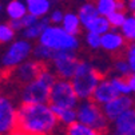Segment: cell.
I'll list each match as a JSON object with an SVG mask.
<instances>
[{
  "mask_svg": "<svg viewBox=\"0 0 135 135\" xmlns=\"http://www.w3.org/2000/svg\"><path fill=\"white\" fill-rule=\"evenodd\" d=\"M57 122L48 103H22L17 108V130L26 135H52Z\"/></svg>",
  "mask_w": 135,
  "mask_h": 135,
  "instance_id": "6da1fadb",
  "label": "cell"
},
{
  "mask_svg": "<svg viewBox=\"0 0 135 135\" xmlns=\"http://www.w3.org/2000/svg\"><path fill=\"white\" fill-rule=\"evenodd\" d=\"M100 80V74L88 62H80L74 76L71 78L74 90L80 100L91 99L96 86L99 84Z\"/></svg>",
  "mask_w": 135,
  "mask_h": 135,
  "instance_id": "7a4b0ae2",
  "label": "cell"
},
{
  "mask_svg": "<svg viewBox=\"0 0 135 135\" xmlns=\"http://www.w3.org/2000/svg\"><path fill=\"white\" fill-rule=\"evenodd\" d=\"M37 40L52 51H76L80 46L78 36L68 33L60 24H50Z\"/></svg>",
  "mask_w": 135,
  "mask_h": 135,
  "instance_id": "3957f363",
  "label": "cell"
},
{
  "mask_svg": "<svg viewBox=\"0 0 135 135\" xmlns=\"http://www.w3.org/2000/svg\"><path fill=\"white\" fill-rule=\"evenodd\" d=\"M76 112H78V122H82L95 130H98L99 132H104L108 128V118L106 117V114L96 102L86 99L79 102L78 107H76Z\"/></svg>",
  "mask_w": 135,
  "mask_h": 135,
  "instance_id": "277c9868",
  "label": "cell"
},
{
  "mask_svg": "<svg viewBox=\"0 0 135 135\" xmlns=\"http://www.w3.org/2000/svg\"><path fill=\"white\" fill-rule=\"evenodd\" d=\"M79 98L76 95L74 86L70 79L59 78L51 87L50 92V104L56 107H71L76 108L79 104Z\"/></svg>",
  "mask_w": 135,
  "mask_h": 135,
  "instance_id": "5b68a950",
  "label": "cell"
},
{
  "mask_svg": "<svg viewBox=\"0 0 135 135\" xmlns=\"http://www.w3.org/2000/svg\"><path fill=\"white\" fill-rule=\"evenodd\" d=\"M32 51H33V47L31 44V40L28 39L13 40L9 44V47L6 50V52L3 54L0 64L4 68H15L19 64L28 60V57L32 55Z\"/></svg>",
  "mask_w": 135,
  "mask_h": 135,
  "instance_id": "8992f818",
  "label": "cell"
},
{
  "mask_svg": "<svg viewBox=\"0 0 135 135\" xmlns=\"http://www.w3.org/2000/svg\"><path fill=\"white\" fill-rule=\"evenodd\" d=\"M51 62L56 75L59 78L70 80L80 63L76 51H55Z\"/></svg>",
  "mask_w": 135,
  "mask_h": 135,
  "instance_id": "52a82bcc",
  "label": "cell"
},
{
  "mask_svg": "<svg viewBox=\"0 0 135 135\" xmlns=\"http://www.w3.org/2000/svg\"><path fill=\"white\" fill-rule=\"evenodd\" d=\"M51 86L47 84L39 76L23 86L20 91V99L23 103H48Z\"/></svg>",
  "mask_w": 135,
  "mask_h": 135,
  "instance_id": "ba28073f",
  "label": "cell"
},
{
  "mask_svg": "<svg viewBox=\"0 0 135 135\" xmlns=\"http://www.w3.org/2000/svg\"><path fill=\"white\" fill-rule=\"evenodd\" d=\"M17 128V108L6 95L0 94V135H7Z\"/></svg>",
  "mask_w": 135,
  "mask_h": 135,
  "instance_id": "9c48e42d",
  "label": "cell"
},
{
  "mask_svg": "<svg viewBox=\"0 0 135 135\" xmlns=\"http://www.w3.org/2000/svg\"><path fill=\"white\" fill-rule=\"evenodd\" d=\"M43 70V66L40 62H37L36 59L35 60H26L24 63L19 64L17 67L13 68V72H12V76L13 79L22 84H27L32 80H35L39 74L42 72Z\"/></svg>",
  "mask_w": 135,
  "mask_h": 135,
  "instance_id": "30bf717a",
  "label": "cell"
},
{
  "mask_svg": "<svg viewBox=\"0 0 135 135\" xmlns=\"http://www.w3.org/2000/svg\"><path fill=\"white\" fill-rule=\"evenodd\" d=\"M134 104H135V102L130 95H118L117 98H114L108 103L103 104L102 108L106 114V117L108 118V120L114 122L118 117H120L124 111L132 108Z\"/></svg>",
  "mask_w": 135,
  "mask_h": 135,
  "instance_id": "8fae6325",
  "label": "cell"
},
{
  "mask_svg": "<svg viewBox=\"0 0 135 135\" xmlns=\"http://www.w3.org/2000/svg\"><path fill=\"white\" fill-rule=\"evenodd\" d=\"M118 95H120L117 88L114 87V84L111 83L110 79H102L99 82V84L96 86L94 94H92V100L96 102L99 106H103L106 103H108L110 100H112L114 98H117Z\"/></svg>",
  "mask_w": 135,
  "mask_h": 135,
  "instance_id": "7c38bea8",
  "label": "cell"
},
{
  "mask_svg": "<svg viewBox=\"0 0 135 135\" xmlns=\"http://www.w3.org/2000/svg\"><path fill=\"white\" fill-rule=\"evenodd\" d=\"M126 37L122 32H118L115 28L102 35V50L106 52H119L126 46Z\"/></svg>",
  "mask_w": 135,
  "mask_h": 135,
  "instance_id": "4fadbf2b",
  "label": "cell"
},
{
  "mask_svg": "<svg viewBox=\"0 0 135 135\" xmlns=\"http://www.w3.org/2000/svg\"><path fill=\"white\" fill-rule=\"evenodd\" d=\"M114 134H128L135 131V107L124 111L114 122Z\"/></svg>",
  "mask_w": 135,
  "mask_h": 135,
  "instance_id": "5bb4252c",
  "label": "cell"
},
{
  "mask_svg": "<svg viewBox=\"0 0 135 135\" xmlns=\"http://www.w3.org/2000/svg\"><path fill=\"white\" fill-rule=\"evenodd\" d=\"M51 24L50 22V19L48 16H44V17H40L39 20H37L35 24L24 28L22 31V35L24 39H28V40H36V39H39L40 35L43 33V31Z\"/></svg>",
  "mask_w": 135,
  "mask_h": 135,
  "instance_id": "9a60e30c",
  "label": "cell"
},
{
  "mask_svg": "<svg viewBox=\"0 0 135 135\" xmlns=\"http://www.w3.org/2000/svg\"><path fill=\"white\" fill-rule=\"evenodd\" d=\"M60 26H62L68 33L75 35V36H78V35L80 33V30H82V27H83L79 15H78V13H74V12H67V13H64L63 22H62Z\"/></svg>",
  "mask_w": 135,
  "mask_h": 135,
  "instance_id": "2e32d148",
  "label": "cell"
},
{
  "mask_svg": "<svg viewBox=\"0 0 135 135\" xmlns=\"http://www.w3.org/2000/svg\"><path fill=\"white\" fill-rule=\"evenodd\" d=\"M55 115L57 117L60 123L70 126L72 123H75L78 120V112H76V108H71V107H56V106H51Z\"/></svg>",
  "mask_w": 135,
  "mask_h": 135,
  "instance_id": "e0dca14e",
  "label": "cell"
},
{
  "mask_svg": "<svg viewBox=\"0 0 135 135\" xmlns=\"http://www.w3.org/2000/svg\"><path fill=\"white\" fill-rule=\"evenodd\" d=\"M86 31H91V32H95V33H99V35H103L106 32H108L112 27L108 22V19L107 16H96L95 19H92V20L90 23H87L84 26Z\"/></svg>",
  "mask_w": 135,
  "mask_h": 135,
  "instance_id": "ac0fdd59",
  "label": "cell"
},
{
  "mask_svg": "<svg viewBox=\"0 0 135 135\" xmlns=\"http://www.w3.org/2000/svg\"><path fill=\"white\" fill-rule=\"evenodd\" d=\"M6 12H7V16L9 17V20H12V19H22L28 12V6L22 0H12V2L7 4Z\"/></svg>",
  "mask_w": 135,
  "mask_h": 135,
  "instance_id": "d6986e66",
  "label": "cell"
},
{
  "mask_svg": "<svg viewBox=\"0 0 135 135\" xmlns=\"http://www.w3.org/2000/svg\"><path fill=\"white\" fill-rule=\"evenodd\" d=\"M27 6L30 13L37 17H44L51 9V0H32V2L27 3Z\"/></svg>",
  "mask_w": 135,
  "mask_h": 135,
  "instance_id": "ffe728a7",
  "label": "cell"
},
{
  "mask_svg": "<svg viewBox=\"0 0 135 135\" xmlns=\"http://www.w3.org/2000/svg\"><path fill=\"white\" fill-rule=\"evenodd\" d=\"M78 15H79V17H80V22H82L83 27H84L87 23H90L92 19H95L96 16H99L100 13H99V11H98L96 3H95V4H94V3H84V4L79 8Z\"/></svg>",
  "mask_w": 135,
  "mask_h": 135,
  "instance_id": "44dd1931",
  "label": "cell"
},
{
  "mask_svg": "<svg viewBox=\"0 0 135 135\" xmlns=\"http://www.w3.org/2000/svg\"><path fill=\"white\" fill-rule=\"evenodd\" d=\"M100 134L102 132H99L98 130H95L78 120L67 126V135H100Z\"/></svg>",
  "mask_w": 135,
  "mask_h": 135,
  "instance_id": "7402d4cb",
  "label": "cell"
},
{
  "mask_svg": "<svg viewBox=\"0 0 135 135\" xmlns=\"http://www.w3.org/2000/svg\"><path fill=\"white\" fill-rule=\"evenodd\" d=\"M55 51H52L51 48H48L47 46L44 44H37L33 51H32V55H33V59H36L37 62H40V63H44V62H50L52 59V56H54Z\"/></svg>",
  "mask_w": 135,
  "mask_h": 135,
  "instance_id": "603a6c76",
  "label": "cell"
},
{
  "mask_svg": "<svg viewBox=\"0 0 135 135\" xmlns=\"http://www.w3.org/2000/svg\"><path fill=\"white\" fill-rule=\"evenodd\" d=\"M110 80H111V83L114 84V87L117 88V91L120 95H130L132 92V90L130 87V83H128V79L124 78V76L115 75V76H111Z\"/></svg>",
  "mask_w": 135,
  "mask_h": 135,
  "instance_id": "cb8c5ba5",
  "label": "cell"
},
{
  "mask_svg": "<svg viewBox=\"0 0 135 135\" xmlns=\"http://www.w3.org/2000/svg\"><path fill=\"white\" fill-rule=\"evenodd\" d=\"M118 0H96V7L102 16H108L114 11H117Z\"/></svg>",
  "mask_w": 135,
  "mask_h": 135,
  "instance_id": "d4e9b609",
  "label": "cell"
},
{
  "mask_svg": "<svg viewBox=\"0 0 135 135\" xmlns=\"http://www.w3.org/2000/svg\"><path fill=\"white\" fill-rule=\"evenodd\" d=\"M15 30L9 23H0V43H12L15 37Z\"/></svg>",
  "mask_w": 135,
  "mask_h": 135,
  "instance_id": "484cf974",
  "label": "cell"
},
{
  "mask_svg": "<svg viewBox=\"0 0 135 135\" xmlns=\"http://www.w3.org/2000/svg\"><path fill=\"white\" fill-rule=\"evenodd\" d=\"M84 43L88 48H91L94 51L99 50V48H102V35L87 31L84 35Z\"/></svg>",
  "mask_w": 135,
  "mask_h": 135,
  "instance_id": "4316f807",
  "label": "cell"
},
{
  "mask_svg": "<svg viewBox=\"0 0 135 135\" xmlns=\"http://www.w3.org/2000/svg\"><path fill=\"white\" fill-rule=\"evenodd\" d=\"M107 19H108L111 27L117 30V28H120L123 26V23L126 22V19H127V15H126L124 11H118L117 9V11H114L112 13H110L107 16Z\"/></svg>",
  "mask_w": 135,
  "mask_h": 135,
  "instance_id": "83f0119b",
  "label": "cell"
},
{
  "mask_svg": "<svg viewBox=\"0 0 135 135\" xmlns=\"http://www.w3.org/2000/svg\"><path fill=\"white\" fill-rule=\"evenodd\" d=\"M120 32L123 33V36L127 40H132V36L135 32V17L134 16H127L126 22L120 27Z\"/></svg>",
  "mask_w": 135,
  "mask_h": 135,
  "instance_id": "f1b7e54d",
  "label": "cell"
},
{
  "mask_svg": "<svg viewBox=\"0 0 135 135\" xmlns=\"http://www.w3.org/2000/svg\"><path fill=\"white\" fill-rule=\"evenodd\" d=\"M114 71L117 72V75L119 76H130L132 72H131V68H130V64H128V60H124V59H118L114 64Z\"/></svg>",
  "mask_w": 135,
  "mask_h": 135,
  "instance_id": "f546056e",
  "label": "cell"
},
{
  "mask_svg": "<svg viewBox=\"0 0 135 135\" xmlns=\"http://www.w3.org/2000/svg\"><path fill=\"white\" fill-rule=\"evenodd\" d=\"M39 78L40 79H43L47 84H50L51 87H52V84L56 82V75L54 74V72H51L50 70H47V68H43L42 70V72L39 74Z\"/></svg>",
  "mask_w": 135,
  "mask_h": 135,
  "instance_id": "4dcf8cb0",
  "label": "cell"
},
{
  "mask_svg": "<svg viewBox=\"0 0 135 135\" xmlns=\"http://www.w3.org/2000/svg\"><path fill=\"white\" fill-rule=\"evenodd\" d=\"M63 17H64V13H63L60 9H54V11L48 15V19H50L51 24H62Z\"/></svg>",
  "mask_w": 135,
  "mask_h": 135,
  "instance_id": "1f68e13d",
  "label": "cell"
},
{
  "mask_svg": "<svg viewBox=\"0 0 135 135\" xmlns=\"http://www.w3.org/2000/svg\"><path fill=\"white\" fill-rule=\"evenodd\" d=\"M39 19H40V17H37V16H35V15H32V13L27 12V13L22 17L23 30H24V28H27V27H30V26H32V24H35L37 20H39Z\"/></svg>",
  "mask_w": 135,
  "mask_h": 135,
  "instance_id": "d6a6232c",
  "label": "cell"
},
{
  "mask_svg": "<svg viewBox=\"0 0 135 135\" xmlns=\"http://www.w3.org/2000/svg\"><path fill=\"white\" fill-rule=\"evenodd\" d=\"M9 24L15 31H23V24H22V19H12L9 20Z\"/></svg>",
  "mask_w": 135,
  "mask_h": 135,
  "instance_id": "836d02e7",
  "label": "cell"
},
{
  "mask_svg": "<svg viewBox=\"0 0 135 135\" xmlns=\"http://www.w3.org/2000/svg\"><path fill=\"white\" fill-rule=\"evenodd\" d=\"M127 60H128L131 72H135V55H127Z\"/></svg>",
  "mask_w": 135,
  "mask_h": 135,
  "instance_id": "e575fe53",
  "label": "cell"
},
{
  "mask_svg": "<svg viewBox=\"0 0 135 135\" xmlns=\"http://www.w3.org/2000/svg\"><path fill=\"white\" fill-rule=\"evenodd\" d=\"M127 79H128V83H130L132 92H135V72H132L130 76H127Z\"/></svg>",
  "mask_w": 135,
  "mask_h": 135,
  "instance_id": "d590c367",
  "label": "cell"
},
{
  "mask_svg": "<svg viewBox=\"0 0 135 135\" xmlns=\"http://www.w3.org/2000/svg\"><path fill=\"white\" fill-rule=\"evenodd\" d=\"M117 9H118V11H126V3L123 2V0H118Z\"/></svg>",
  "mask_w": 135,
  "mask_h": 135,
  "instance_id": "8d00e7d4",
  "label": "cell"
},
{
  "mask_svg": "<svg viewBox=\"0 0 135 135\" xmlns=\"http://www.w3.org/2000/svg\"><path fill=\"white\" fill-rule=\"evenodd\" d=\"M127 55H135V40L128 46V48H127Z\"/></svg>",
  "mask_w": 135,
  "mask_h": 135,
  "instance_id": "74e56055",
  "label": "cell"
},
{
  "mask_svg": "<svg viewBox=\"0 0 135 135\" xmlns=\"http://www.w3.org/2000/svg\"><path fill=\"white\" fill-rule=\"evenodd\" d=\"M127 7H128L131 11H134V9H135V0H128V4H127Z\"/></svg>",
  "mask_w": 135,
  "mask_h": 135,
  "instance_id": "f35d334b",
  "label": "cell"
},
{
  "mask_svg": "<svg viewBox=\"0 0 135 135\" xmlns=\"http://www.w3.org/2000/svg\"><path fill=\"white\" fill-rule=\"evenodd\" d=\"M7 135H26V134L23 131H20V130H15V131H12V132H9Z\"/></svg>",
  "mask_w": 135,
  "mask_h": 135,
  "instance_id": "ab89813d",
  "label": "cell"
},
{
  "mask_svg": "<svg viewBox=\"0 0 135 135\" xmlns=\"http://www.w3.org/2000/svg\"><path fill=\"white\" fill-rule=\"evenodd\" d=\"M114 135H118V134H114ZM119 135H135V131H132V132H128V134H119Z\"/></svg>",
  "mask_w": 135,
  "mask_h": 135,
  "instance_id": "60d3db41",
  "label": "cell"
},
{
  "mask_svg": "<svg viewBox=\"0 0 135 135\" xmlns=\"http://www.w3.org/2000/svg\"><path fill=\"white\" fill-rule=\"evenodd\" d=\"M2 11H3V6L0 4V13H2Z\"/></svg>",
  "mask_w": 135,
  "mask_h": 135,
  "instance_id": "b9f144b4",
  "label": "cell"
},
{
  "mask_svg": "<svg viewBox=\"0 0 135 135\" xmlns=\"http://www.w3.org/2000/svg\"><path fill=\"white\" fill-rule=\"evenodd\" d=\"M135 40V32H134V36H132V42Z\"/></svg>",
  "mask_w": 135,
  "mask_h": 135,
  "instance_id": "7bdbcfd3",
  "label": "cell"
},
{
  "mask_svg": "<svg viewBox=\"0 0 135 135\" xmlns=\"http://www.w3.org/2000/svg\"><path fill=\"white\" fill-rule=\"evenodd\" d=\"M132 16H134V17H135V9H134V11H132Z\"/></svg>",
  "mask_w": 135,
  "mask_h": 135,
  "instance_id": "ee69618b",
  "label": "cell"
}]
</instances>
